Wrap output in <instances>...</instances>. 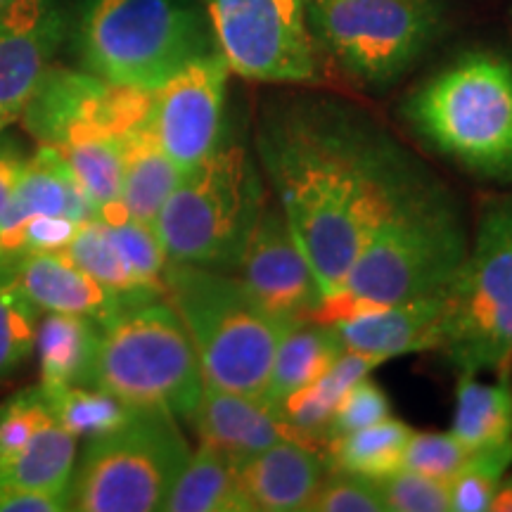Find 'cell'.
I'll return each instance as SVG.
<instances>
[{
	"instance_id": "4",
	"label": "cell",
	"mask_w": 512,
	"mask_h": 512,
	"mask_svg": "<svg viewBox=\"0 0 512 512\" xmlns=\"http://www.w3.org/2000/svg\"><path fill=\"white\" fill-rule=\"evenodd\" d=\"M74 46L83 72L147 93L216 50L195 0H81Z\"/></svg>"
},
{
	"instance_id": "17",
	"label": "cell",
	"mask_w": 512,
	"mask_h": 512,
	"mask_svg": "<svg viewBox=\"0 0 512 512\" xmlns=\"http://www.w3.org/2000/svg\"><path fill=\"white\" fill-rule=\"evenodd\" d=\"M444 294L392 306L356 309L332 320L344 349L387 363L389 358L439 349Z\"/></svg>"
},
{
	"instance_id": "3",
	"label": "cell",
	"mask_w": 512,
	"mask_h": 512,
	"mask_svg": "<svg viewBox=\"0 0 512 512\" xmlns=\"http://www.w3.org/2000/svg\"><path fill=\"white\" fill-rule=\"evenodd\" d=\"M164 285V297L195 344L204 382L264 399L275 349L290 320L268 311L230 271L169 261Z\"/></svg>"
},
{
	"instance_id": "1",
	"label": "cell",
	"mask_w": 512,
	"mask_h": 512,
	"mask_svg": "<svg viewBox=\"0 0 512 512\" xmlns=\"http://www.w3.org/2000/svg\"><path fill=\"white\" fill-rule=\"evenodd\" d=\"M259 152L325 306L411 178L380 143L328 112H290L268 121Z\"/></svg>"
},
{
	"instance_id": "19",
	"label": "cell",
	"mask_w": 512,
	"mask_h": 512,
	"mask_svg": "<svg viewBox=\"0 0 512 512\" xmlns=\"http://www.w3.org/2000/svg\"><path fill=\"white\" fill-rule=\"evenodd\" d=\"M238 479L254 512H304L325 477V460L313 446L283 439L242 458Z\"/></svg>"
},
{
	"instance_id": "29",
	"label": "cell",
	"mask_w": 512,
	"mask_h": 512,
	"mask_svg": "<svg viewBox=\"0 0 512 512\" xmlns=\"http://www.w3.org/2000/svg\"><path fill=\"white\" fill-rule=\"evenodd\" d=\"M76 181L88 192L98 216L121 209V183H124V138L98 136L57 150Z\"/></svg>"
},
{
	"instance_id": "11",
	"label": "cell",
	"mask_w": 512,
	"mask_h": 512,
	"mask_svg": "<svg viewBox=\"0 0 512 512\" xmlns=\"http://www.w3.org/2000/svg\"><path fill=\"white\" fill-rule=\"evenodd\" d=\"M214 46L242 79L306 83L318 74L311 0H200Z\"/></svg>"
},
{
	"instance_id": "32",
	"label": "cell",
	"mask_w": 512,
	"mask_h": 512,
	"mask_svg": "<svg viewBox=\"0 0 512 512\" xmlns=\"http://www.w3.org/2000/svg\"><path fill=\"white\" fill-rule=\"evenodd\" d=\"M512 467V441L472 451L463 467L448 479L451 512H486Z\"/></svg>"
},
{
	"instance_id": "15",
	"label": "cell",
	"mask_w": 512,
	"mask_h": 512,
	"mask_svg": "<svg viewBox=\"0 0 512 512\" xmlns=\"http://www.w3.org/2000/svg\"><path fill=\"white\" fill-rule=\"evenodd\" d=\"M64 34L60 0L0 3V133L22 119Z\"/></svg>"
},
{
	"instance_id": "26",
	"label": "cell",
	"mask_w": 512,
	"mask_h": 512,
	"mask_svg": "<svg viewBox=\"0 0 512 512\" xmlns=\"http://www.w3.org/2000/svg\"><path fill=\"white\" fill-rule=\"evenodd\" d=\"M100 323L72 313H48L38 325L41 384H86Z\"/></svg>"
},
{
	"instance_id": "42",
	"label": "cell",
	"mask_w": 512,
	"mask_h": 512,
	"mask_svg": "<svg viewBox=\"0 0 512 512\" xmlns=\"http://www.w3.org/2000/svg\"><path fill=\"white\" fill-rule=\"evenodd\" d=\"M0 3H5V0H0Z\"/></svg>"
},
{
	"instance_id": "21",
	"label": "cell",
	"mask_w": 512,
	"mask_h": 512,
	"mask_svg": "<svg viewBox=\"0 0 512 512\" xmlns=\"http://www.w3.org/2000/svg\"><path fill=\"white\" fill-rule=\"evenodd\" d=\"M384 361L358 351H344L332 366L311 382L309 387L299 389L290 399L280 403L275 411L292 432V437L302 444H328L330 422L335 415L339 401L344 394L354 387L356 382L366 380L375 368H380Z\"/></svg>"
},
{
	"instance_id": "41",
	"label": "cell",
	"mask_w": 512,
	"mask_h": 512,
	"mask_svg": "<svg viewBox=\"0 0 512 512\" xmlns=\"http://www.w3.org/2000/svg\"><path fill=\"white\" fill-rule=\"evenodd\" d=\"M494 512H512V475H505L501 486H498V494L491 503Z\"/></svg>"
},
{
	"instance_id": "34",
	"label": "cell",
	"mask_w": 512,
	"mask_h": 512,
	"mask_svg": "<svg viewBox=\"0 0 512 512\" xmlns=\"http://www.w3.org/2000/svg\"><path fill=\"white\" fill-rule=\"evenodd\" d=\"M53 418L55 413L41 392V384L22 389L0 403V463L27 446Z\"/></svg>"
},
{
	"instance_id": "13",
	"label": "cell",
	"mask_w": 512,
	"mask_h": 512,
	"mask_svg": "<svg viewBox=\"0 0 512 512\" xmlns=\"http://www.w3.org/2000/svg\"><path fill=\"white\" fill-rule=\"evenodd\" d=\"M228 76V62L219 50H211L152 91L147 124L181 171L200 164L223 140Z\"/></svg>"
},
{
	"instance_id": "36",
	"label": "cell",
	"mask_w": 512,
	"mask_h": 512,
	"mask_svg": "<svg viewBox=\"0 0 512 512\" xmlns=\"http://www.w3.org/2000/svg\"><path fill=\"white\" fill-rule=\"evenodd\" d=\"M304 512H387V508L380 482L354 472L332 470V475L318 484Z\"/></svg>"
},
{
	"instance_id": "23",
	"label": "cell",
	"mask_w": 512,
	"mask_h": 512,
	"mask_svg": "<svg viewBox=\"0 0 512 512\" xmlns=\"http://www.w3.org/2000/svg\"><path fill=\"white\" fill-rule=\"evenodd\" d=\"M183 171L157 143L150 124H140L124 136V183H121V209L131 219L155 226L166 197L181 181Z\"/></svg>"
},
{
	"instance_id": "16",
	"label": "cell",
	"mask_w": 512,
	"mask_h": 512,
	"mask_svg": "<svg viewBox=\"0 0 512 512\" xmlns=\"http://www.w3.org/2000/svg\"><path fill=\"white\" fill-rule=\"evenodd\" d=\"M98 216L88 192L76 181L74 171L53 147L41 145L27 157L10 202L0 211V280H8L10 259L19 235L48 219L91 221Z\"/></svg>"
},
{
	"instance_id": "5",
	"label": "cell",
	"mask_w": 512,
	"mask_h": 512,
	"mask_svg": "<svg viewBox=\"0 0 512 512\" xmlns=\"http://www.w3.org/2000/svg\"><path fill=\"white\" fill-rule=\"evenodd\" d=\"M406 119L439 155L484 178H512V62L467 53L427 79Z\"/></svg>"
},
{
	"instance_id": "12",
	"label": "cell",
	"mask_w": 512,
	"mask_h": 512,
	"mask_svg": "<svg viewBox=\"0 0 512 512\" xmlns=\"http://www.w3.org/2000/svg\"><path fill=\"white\" fill-rule=\"evenodd\" d=\"M152 93L117 86L100 76L50 67L22 114L41 145H64L98 136L124 138L150 117Z\"/></svg>"
},
{
	"instance_id": "25",
	"label": "cell",
	"mask_w": 512,
	"mask_h": 512,
	"mask_svg": "<svg viewBox=\"0 0 512 512\" xmlns=\"http://www.w3.org/2000/svg\"><path fill=\"white\" fill-rule=\"evenodd\" d=\"M451 434L470 451L512 441V384L508 375L484 382L475 373H460Z\"/></svg>"
},
{
	"instance_id": "37",
	"label": "cell",
	"mask_w": 512,
	"mask_h": 512,
	"mask_svg": "<svg viewBox=\"0 0 512 512\" xmlns=\"http://www.w3.org/2000/svg\"><path fill=\"white\" fill-rule=\"evenodd\" d=\"M470 453V448L451 432H413L403 451L401 467L448 482L470 458Z\"/></svg>"
},
{
	"instance_id": "9",
	"label": "cell",
	"mask_w": 512,
	"mask_h": 512,
	"mask_svg": "<svg viewBox=\"0 0 512 512\" xmlns=\"http://www.w3.org/2000/svg\"><path fill=\"white\" fill-rule=\"evenodd\" d=\"M190 453L174 415L131 411L117 427L86 439L69 486V510H164Z\"/></svg>"
},
{
	"instance_id": "24",
	"label": "cell",
	"mask_w": 512,
	"mask_h": 512,
	"mask_svg": "<svg viewBox=\"0 0 512 512\" xmlns=\"http://www.w3.org/2000/svg\"><path fill=\"white\" fill-rule=\"evenodd\" d=\"M166 512H252L238 470L216 448L197 446L164 503Z\"/></svg>"
},
{
	"instance_id": "40",
	"label": "cell",
	"mask_w": 512,
	"mask_h": 512,
	"mask_svg": "<svg viewBox=\"0 0 512 512\" xmlns=\"http://www.w3.org/2000/svg\"><path fill=\"white\" fill-rule=\"evenodd\" d=\"M24 164H27V157L19 150V145L5 136V131L0 133V211L10 202L12 192L22 178Z\"/></svg>"
},
{
	"instance_id": "28",
	"label": "cell",
	"mask_w": 512,
	"mask_h": 512,
	"mask_svg": "<svg viewBox=\"0 0 512 512\" xmlns=\"http://www.w3.org/2000/svg\"><path fill=\"white\" fill-rule=\"evenodd\" d=\"M76 266H81L83 271L91 275L93 280H98L102 287L117 294L119 299H124L128 306H138L152 299H162L164 294H159L152 287H147L143 280L133 273V268L126 264V259L121 252L114 247L110 235L105 233L98 216L91 221H83L79 230L74 233V238L69 240V245L62 249Z\"/></svg>"
},
{
	"instance_id": "7",
	"label": "cell",
	"mask_w": 512,
	"mask_h": 512,
	"mask_svg": "<svg viewBox=\"0 0 512 512\" xmlns=\"http://www.w3.org/2000/svg\"><path fill=\"white\" fill-rule=\"evenodd\" d=\"M264 204V183L249 152L221 140L209 157L183 171L155 230L174 264L233 273Z\"/></svg>"
},
{
	"instance_id": "6",
	"label": "cell",
	"mask_w": 512,
	"mask_h": 512,
	"mask_svg": "<svg viewBox=\"0 0 512 512\" xmlns=\"http://www.w3.org/2000/svg\"><path fill=\"white\" fill-rule=\"evenodd\" d=\"M86 384L133 411L190 420L202 396L204 373L169 299L131 306L100 325Z\"/></svg>"
},
{
	"instance_id": "8",
	"label": "cell",
	"mask_w": 512,
	"mask_h": 512,
	"mask_svg": "<svg viewBox=\"0 0 512 512\" xmlns=\"http://www.w3.org/2000/svg\"><path fill=\"white\" fill-rule=\"evenodd\" d=\"M460 373L512 366V197L491 204L444 294L439 349Z\"/></svg>"
},
{
	"instance_id": "33",
	"label": "cell",
	"mask_w": 512,
	"mask_h": 512,
	"mask_svg": "<svg viewBox=\"0 0 512 512\" xmlns=\"http://www.w3.org/2000/svg\"><path fill=\"white\" fill-rule=\"evenodd\" d=\"M38 337V306L12 280H0V382L29 361Z\"/></svg>"
},
{
	"instance_id": "35",
	"label": "cell",
	"mask_w": 512,
	"mask_h": 512,
	"mask_svg": "<svg viewBox=\"0 0 512 512\" xmlns=\"http://www.w3.org/2000/svg\"><path fill=\"white\" fill-rule=\"evenodd\" d=\"M380 489L387 512H451L446 479L401 467L380 479Z\"/></svg>"
},
{
	"instance_id": "14",
	"label": "cell",
	"mask_w": 512,
	"mask_h": 512,
	"mask_svg": "<svg viewBox=\"0 0 512 512\" xmlns=\"http://www.w3.org/2000/svg\"><path fill=\"white\" fill-rule=\"evenodd\" d=\"M235 271L242 285L278 318L290 323L320 318L323 292L278 202L264 204Z\"/></svg>"
},
{
	"instance_id": "18",
	"label": "cell",
	"mask_w": 512,
	"mask_h": 512,
	"mask_svg": "<svg viewBox=\"0 0 512 512\" xmlns=\"http://www.w3.org/2000/svg\"><path fill=\"white\" fill-rule=\"evenodd\" d=\"M190 422L195 425L200 444L216 448L233 465L261 448L294 439L278 411L264 399L226 392L207 382Z\"/></svg>"
},
{
	"instance_id": "2",
	"label": "cell",
	"mask_w": 512,
	"mask_h": 512,
	"mask_svg": "<svg viewBox=\"0 0 512 512\" xmlns=\"http://www.w3.org/2000/svg\"><path fill=\"white\" fill-rule=\"evenodd\" d=\"M467 249L456 202L439 188L411 181L370 233L318 320L332 323L356 309L446 294Z\"/></svg>"
},
{
	"instance_id": "20",
	"label": "cell",
	"mask_w": 512,
	"mask_h": 512,
	"mask_svg": "<svg viewBox=\"0 0 512 512\" xmlns=\"http://www.w3.org/2000/svg\"><path fill=\"white\" fill-rule=\"evenodd\" d=\"M10 280L46 313H72L107 323L124 309V299L102 287L64 252H38L19 261Z\"/></svg>"
},
{
	"instance_id": "38",
	"label": "cell",
	"mask_w": 512,
	"mask_h": 512,
	"mask_svg": "<svg viewBox=\"0 0 512 512\" xmlns=\"http://www.w3.org/2000/svg\"><path fill=\"white\" fill-rule=\"evenodd\" d=\"M389 415H392V406H389L387 394H384L370 377H366V380L356 382L354 387L344 394V399L339 401L337 411L332 415L330 422L328 441L342 437V434H351L356 430H363V427L375 425V422L389 418Z\"/></svg>"
},
{
	"instance_id": "31",
	"label": "cell",
	"mask_w": 512,
	"mask_h": 512,
	"mask_svg": "<svg viewBox=\"0 0 512 512\" xmlns=\"http://www.w3.org/2000/svg\"><path fill=\"white\" fill-rule=\"evenodd\" d=\"M98 219L105 233L110 235L114 247L126 259V264L133 268V273L147 287H152L159 294H166L164 273L166 266H169V256L164 252L155 226L131 219L124 209L107 211V214H100Z\"/></svg>"
},
{
	"instance_id": "10",
	"label": "cell",
	"mask_w": 512,
	"mask_h": 512,
	"mask_svg": "<svg viewBox=\"0 0 512 512\" xmlns=\"http://www.w3.org/2000/svg\"><path fill=\"white\" fill-rule=\"evenodd\" d=\"M316 48L363 86H389L439 31L434 0H311Z\"/></svg>"
},
{
	"instance_id": "22",
	"label": "cell",
	"mask_w": 512,
	"mask_h": 512,
	"mask_svg": "<svg viewBox=\"0 0 512 512\" xmlns=\"http://www.w3.org/2000/svg\"><path fill=\"white\" fill-rule=\"evenodd\" d=\"M342 337L328 320H299L280 337L264 401L278 408L285 399L309 387L344 354Z\"/></svg>"
},
{
	"instance_id": "27",
	"label": "cell",
	"mask_w": 512,
	"mask_h": 512,
	"mask_svg": "<svg viewBox=\"0 0 512 512\" xmlns=\"http://www.w3.org/2000/svg\"><path fill=\"white\" fill-rule=\"evenodd\" d=\"M413 430L389 415L375 425L328 441V463L332 470L380 479L394 475L403 465V451Z\"/></svg>"
},
{
	"instance_id": "39",
	"label": "cell",
	"mask_w": 512,
	"mask_h": 512,
	"mask_svg": "<svg viewBox=\"0 0 512 512\" xmlns=\"http://www.w3.org/2000/svg\"><path fill=\"white\" fill-rule=\"evenodd\" d=\"M69 510V494L0 484V512H62Z\"/></svg>"
},
{
	"instance_id": "30",
	"label": "cell",
	"mask_w": 512,
	"mask_h": 512,
	"mask_svg": "<svg viewBox=\"0 0 512 512\" xmlns=\"http://www.w3.org/2000/svg\"><path fill=\"white\" fill-rule=\"evenodd\" d=\"M41 392L57 420L79 439L112 430L133 411L112 394L88 384H41Z\"/></svg>"
}]
</instances>
